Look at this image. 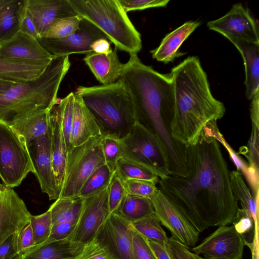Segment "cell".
<instances>
[{
    "label": "cell",
    "instance_id": "obj_1",
    "mask_svg": "<svg viewBox=\"0 0 259 259\" xmlns=\"http://www.w3.org/2000/svg\"><path fill=\"white\" fill-rule=\"evenodd\" d=\"M218 132L217 123H212L195 144L186 146V176L169 175L158 182L159 189L198 233L232 224L239 208Z\"/></svg>",
    "mask_w": 259,
    "mask_h": 259
},
{
    "label": "cell",
    "instance_id": "obj_2",
    "mask_svg": "<svg viewBox=\"0 0 259 259\" xmlns=\"http://www.w3.org/2000/svg\"><path fill=\"white\" fill-rule=\"evenodd\" d=\"M125 64L119 80L131 98L136 122L159 139L167 155L169 175L185 177L187 147L171 135L175 95L170 73H160L144 64L137 54L130 55Z\"/></svg>",
    "mask_w": 259,
    "mask_h": 259
},
{
    "label": "cell",
    "instance_id": "obj_3",
    "mask_svg": "<svg viewBox=\"0 0 259 259\" xmlns=\"http://www.w3.org/2000/svg\"><path fill=\"white\" fill-rule=\"evenodd\" d=\"M169 73L175 95L171 136L186 146L194 145L207 126L224 116L225 106L212 96L197 57H188Z\"/></svg>",
    "mask_w": 259,
    "mask_h": 259
},
{
    "label": "cell",
    "instance_id": "obj_4",
    "mask_svg": "<svg viewBox=\"0 0 259 259\" xmlns=\"http://www.w3.org/2000/svg\"><path fill=\"white\" fill-rule=\"evenodd\" d=\"M69 56H54L37 78L15 83L0 95V123L10 126L35 112L52 109L61 82L70 67Z\"/></svg>",
    "mask_w": 259,
    "mask_h": 259
},
{
    "label": "cell",
    "instance_id": "obj_5",
    "mask_svg": "<svg viewBox=\"0 0 259 259\" xmlns=\"http://www.w3.org/2000/svg\"><path fill=\"white\" fill-rule=\"evenodd\" d=\"M78 96L96 120L103 136L125 137L136 123L130 95L119 79L105 85L79 87Z\"/></svg>",
    "mask_w": 259,
    "mask_h": 259
},
{
    "label": "cell",
    "instance_id": "obj_6",
    "mask_svg": "<svg viewBox=\"0 0 259 259\" xmlns=\"http://www.w3.org/2000/svg\"><path fill=\"white\" fill-rule=\"evenodd\" d=\"M76 13L96 26L116 49L130 55L142 48L141 34L118 0H69Z\"/></svg>",
    "mask_w": 259,
    "mask_h": 259
},
{
    "label": "cell",
    "instance_id": "obj_7",
    "mask_svg": "<svg viewBox=\"0 0 259 259\" xmlns=\"http://www.w3.org/2000/svg\"><path fill=\"white\" fill-rule=\"evenodd\" d=\"M103 138L102 135L91 138L73 147L67 154L63 182L58 199L77 196L87 179L105 164L102 148Z\"/></svg>",
    "mask_w": 259,
    "mask_h": 259
},
{
    "label": "cell",
    "instance_id": "obj_8",
    "mask_svg": "<svg viewBox=\"0 0 259 259\" xmlns=\"http://www.w3.org/2000/svg\"><path fill=\"white\" fill-rule=\"evenodd\" d=\"M120 143L121 157L147 167L159 178L169 175L167 155L159 139L137 122Z\"/></svg>",
    "mask_w": 259,
    "mask_h": 259
},
{
    "label": "cell",
    "instance_id": "obj_9",
    "mask_svg": "<svg viewBox=\"0 0 259 259\" xmlns=\"http://www.w3.org/2000/svg\"><path fill=\"white\" fill-rule=\"evenodd\" d=\"M34 171L24 138L0 123V178L4 185L12 188L18 186L29 172Z\"/></svg>",
    "mask_w": 259,
    "mask_h": 259
},
{
    "label": "cell",
    "instance_id": "obj_10",
    "mask_svg": "<svg viewBox=\"0 0 259 259\" xmlns=\"http://www.w3.org/2000/svg\"><path fill=\"white\" fill-rule=\"evenodd\" d=\"M109 185L83 199L77 225L67 238L84 246L97 236L110 214L108 206Z\"/></svg>",
    "mask_w": 259,
    "mask_h": 259
},
{
    "label": "cell",
    "instance_id": "obj_11",
    "mask_svg": "<svg viewBox=\"0 0 259 259\" xmlns=\"http://www.w3.org/2000/svg\"><path fill=\"white\" fill-rule=\"evenodd\" d=\"M154 213L171 233V237L187 247H194L198 240V233L187 218L158 189L150 198Z\"/></svg>",
    "mask_w": 259,
    "mask_h": 259
},
{
    "label": "cell",
    "instance_id": "obj_12",
    "mask_svg": "<svg viewBox=\"0 0 259 259\" xmlns=\"http://www.w3.org/2000/svg\"><path fill=\"white\" fill-rule=\"evenodd\" d=\"M207 26L229 40L259 43L258 24L249 10L240 3L234 4L223 16L208 22Z\"/></svg>",
    "mask_w": 259,
    "mask_h": 259
},
{
    "label": "cell",
    "instance_id": "obj_13",
    "mask_svg": "<svg viewBox=\"0 0 259 259\" xmlns=\"http://www.w3.org/2000/svg\"><path fill=\"white\" fill-rule=\"evenodd\" d=\"M245 242L233 225L221 226L199 245L193 252L205 259H242Z\"/></svg>",
    "mask_w": 259,
    "mask_h": 259
},
{
    "label": "cell",
    "instance_id": "obj_14",
    "mask_svg": "<svg viewBox=\"0 0 259 259\" xmlns=\"http://www.w3.org/2000/svg\"><path fill=\"white\" fill-rule=\"evenodd\" d=\"M106 35L93 24L82 18L78 29L69 36L59 39L41 38L42 46L54 56H66L73 54H88L93 52L91 45Z\"/></svg>",
    "mask_w": 259,
    "mask_h": 259
},
{
    "label": "cell",
    "instance_id": "obj_15",
    "mask_svg": "<svg viewBox=\"0 0 259 259\" xmlns=\"http://www.w3.org/2000/svg\"><path fill=\"white\" fill-rule=\"evenodd\" d=\"M32 162L34 174L42 192L50 200H56L60 194L55 177L51 145L50 127L45 135L27 144Z\"/></svg>",
    "mask_w": 259,
    "mask_h": 259
},
{
    "label": "cell",
    "instance_id": "obj_16",
    "mask_svg": "<svg viewBox=\"0 0 259 259\" xmlns=\"http://www.w3.org/2000/svg\"><path fill=\"white\" fill-rule=\"evenodd\" d=\"M31 216L24 202L13 188L4 185L0 191V245L13 235L19 236L30 222Z\"/></svg>",
    "mask_w": 259,
    "mask_h": 259
},
{
    "label": "cell",
    "instance_id": "obj_17",
    "mask_svg": "<svg viewBox=\"0 0 259 259\" xmlns=\"http://www.w3.org/2000/svg\"><path fill=\"white\" fill-rule=\"evenodd\" d=\"M0 57L19 62L50 64L54 56L38 39L19 30L0 43Z\"/></svg>",
    "mask_w": 259,
    "mask_h": 259
},
{
    "label": "cell",
    "instance_id": "obj_18",
    "mask_svg": "<svg viewBox=\"0 0 259 259\" xmlns=\"http://www.w3.org/2000/svg\"><path fill=\"white\" fill-rule=\"evenodd\" d=\"M83 199L76 196L56 199L48 209L52 221L50 235L44 242L33 247L67 238L77 225Z\"/></svg>",
    "mask_w": 259,
    "mask_h": 259
},
{
    "label": "cell",
    "instance_id": "obj_19",
    "mask_svg": "<svg viewBox=\"0 0 259 259\" xmlns=\"http://www.w3.org/2000/svg\"><path fill=\"white\" fill-rule=\"evenodd\" d=\"M133 226L115 213H111L97 236L110 247L117 259H135L132 244Z\"/></svg>",
    "mask_w": 259,
    "mask_h": 259
},
{
    "label": "cell",
    "instance_id": "obj_20",
    "mask_svg": "<svg viewBox=\"0 0 259 259\" xmlns=\"http://www.w3.org/2000/svg\"><path fill=\"white\" fill-rule=\"evenodd\" d=\"M25 2L33 18L38 39L58 19L78 15L69 0H25Z\"/></svg>",
    "mask_w": 259,
    "mask_h": 259
},
{
    "label": "cell",
    "instance_id": "obj_21",
    "mask_svg": "<svg viewBox=\"0 0 259 259\" xmlns=\"http://www.w3.org/2000/svg\"><path fill=\"white\" fill-rule=\"evenodd\" d=\"M117 50L115 48L107 54L92 52L83 58L96 79L103 85L116 82L124 69L125 64L120 61Z\"/></svg>",
    "mask_w": 259,
    "mask_h": 259
},
{
    "label": "cell",
    "instance_id": "obj_22",
    "mask_svg": "<svg viewBox=\"0 0 259 259\" xmlns=\"http://www.w3.org/2000/svg\"><path fill=\"white\" fill-rule=\"evenodd\" d=\"M200 25L199 21H189L167 34L159 46L151 51L153 58L167 64L185 55L179 51L180 46Z\"/></svg>",
    "mask_w": 259,
    "mask_h": 259
},
{
    "label": "cell",
    "instance_id": "obj_23",
    "mask_svg": "<svg viewBox=\"0 0 259 259\" xmlns=\"http://www.w3.org/2000/svg\"><path fill=\"white\" fill-rule=\"evenodd\" d=\"M50 127L53 167L60 192L64 177L67 152L56 104L51 110Z\"/></svg>",
    "mask_w": 259,
    "mask_h": 259
},
{
    "label": "cell",
    "instance_id": "obj_24",
    "mask_svg": "<svg viewBox=\"0 0 259 259\" xmlns=\"http://www.w3.org/2000/svg\"><path fill=\"white\" fill-rule=\"evenodd\" d=\"M240 52L243 60L246 95L248 100L259 92V43L237 39L229 40Z\"/></svg>",
    "mask_w": 259,
    "mask_h": 259
},
{
    "label": "cell",
    "instance_id": "obj_25",
    "mask_svg": "<svg viewBox=\"0 0 259 259\" xmlns=\"http://www.w3.org/2000/svg\"><path fill=\"white\" fill-rule=\"evenodd\" d=\"M74 96L71 132L72 148L82 144L91 138L102 135L101 130L92 114L75 93Z\"/></svg>",
    "mask_w": 259,
    "mask_h": 259
},
{
    "label": "cell",
    "instance_id": "obj_26",
    "mask_svg": "<svg viewBox=\"0 0 259 259\" xmlns=\"http://www.w3.org/2000/svg\"><path fill=\"white\" fill-rule=\"evenodd\" d=\"M49 64L15 62L0 57V81L19 83L34 80Z\"/></svg>",
    "mask_w": 259,
    "mask_h": 259
},
{
    "label": "cell",
    "instance_id": "obj_27",
    "mask_svg": "<svg viewBox=\"0 0 259 259\" xmlns=\"http://www.w3.org/2000/svg\"><path fill=\"white\" fill-rule=\"evenodd\" d=\"M83 247V246L66 238L33 247L22 255V259H61L76 257Z\"/></svg>",
    "mask_w": 259,
    "mask_h": 259
},
{
    "label": "cell",
    "instance_id": "obj_28",
    "mask_svg": "<svg viewBox=\"0 0 259 259\" xmlns=\"http://www.w3.org/2000/svg\"><path fill=\"white\" fill-rule=\"evenodd\" d=\"M51 109L35 112L15 122L11 127L27 144L46 135L50 130Z\"/></svg>",
    "mask_w": 259,
    "mask_h": 259
},
{
    "label": "cell",
    "instance_id": "obj_29",
    "mask_svg": "<svg viewBox=\"0 0 259 259\" xmlns=\"http://www.w3.org/2000/svg\"><path fill=\"white\" fill-rule=\"evenodd\" d=\"M113 213L133 223L154 213V209L150 198L126 194Z\"/></svg>",
    "mask_w": 259,
    "mask_h": 259
},
{
    "label": "cell",
    "instance_id": "obj_30",
    "mask_svg": "<svg viewBox=\"0 0 259 259\" xmlns=\"http://www.w3.org/2000/svg\"><path fill=\"white\" fill-rule=\"evenodd\" d=\"M230 181L234 196L240 202L242 209L253 218L258 224V199L252 195L250 189L245 182L241 172L232 170L230 172Z\"/></svg>",
    "mask_w": 259,
    "mask_h": 259
},
{
    "label": "cell",
    "instance_id": "obj_31",
    "mask_svg": "<svg viewBox=\"0 0 259 259\" xmlns=\"http://www.w3.org/2000/svg\"><path fill=\"white\" fill-rule=\"evenodd\" d=\"M20 1L0 0V43L19 31L17 11Z\"/></svg>",
    "mask_w": 259,
    "mask_h": 259
},
{
    "label": "cell",
    "instance_id": "obj_32",
    "mask_svg": "<svg viewBox=\"0 0 259 259\" xmlns=\"http://www.w3.org/2000/svg\"><path fill=\"white\" fill-rule=\"evenodd\" d=\"M115 172L123 183L128 180L140 179L157 184L159 180V178L149 169L122 157L117 163Z\"/></svg>",
    "mask_w": 259,
    "mask_h": 259
},
{
    "label": "cell",
    "instance_id": "obj_33",
    "mask_svg": "<svg viewBox=\"0 0 259 259\" xmlns=\"http://www.w3.org/2000/svg\"><path fill=\"white\" fill-rule=\"evenodd\" d=\"M131 224L136 231L147 239L166 247L168 237L155 213Z\"/></svg>",
    "mask_w": 259,
    "mask_h": 259
},
{
    "label": "cell",
    "instance_id": "obj_34",
    "mask_svg": "<svg viewBox=\"0 0 259 259\" xmlns=\"http://www.w3.org/2000/svg\"><path fill=\"white\" fill-rule=\"evenodd\" d=\"M74 100V93L71 92L56 104L60 115L61 124L67 154L73 148L71 145V132L73 119Z\"/></svg>",
    "mask_w": 259,
    "mask_h": 259
},
{
    "label": "cell",
    "instance_id": "obj_35",
    "mask_svg": "<svg viewBox=\"0 0 259 259\" xmlns=\"http://www.w3.org/2000/svg\"><path fill=\"white\" fill-rule=\"evenodd\" d=\"M113 174L106 164L99 167L85 181L77 196L84 198L107 187Z\"/></svg>",
    "mask_w": 259,
    "mask_h": 259
},
{
    "label": "cell",
    "instance_id": "obj_36",
    "mask_svg": "<svg viewBox=\"0 0 259 259\" xmlns=\"http://www.w3.org/2000/svg\"><path fill=\"white\" fill-rule=\"evenodd\" d=\"M232 224L236 232L243 238L245 245L251 249L253 245L258 224L255 223L253 218L244 209L239 208Z\"/></svg>",
    "mask_w": 259,
    "mask_h": 259
},
{
    "label": "cell",
    "instance_id": "obj_37",
    "mask_svg": "<svg viewBox=\"0 0 259 259\" xmlns=\"http://www.w3.org/2000/svg\"><path fill=\"white\" fill-rule=\"evenodd\" d=\"M81 19L78 15L58 19L49 27L42 38L59 39L66 37L78 29Z\"/></svg>",
    "mask_w": 259,
    "mask_h": 259
},
{
    "label": "cell",
    "instance_id": "obj_38",
    "mask_svg": "<svg viewBox=\"0 0 259 259\" xmlns=\"http://www.w3.org/2000/svg\"><path fill=\"white\" fill-rule=\"evenodd\" d=\"M76 259H117L109 245L97 236L84 245Z\"/></svg>",
    "mask_w": 259,
    "mask_h": 259
},
{
    "label": "cell",
    "instance_id": "obj_39",
    "mask_svg": "<svg viewBox=\"0 0 259 259\" xmlns=\"http://www.w3.org/2000/svg\"><path fill=\"white\" fill-rule=\"evenodd\" d=\"M252 122L251 136L246 150L243 152L248 159L251 172L258 174V144H259V118L258 114H250Z\"/></svg>",
    "mask_w": 259,
    "mask_h": 259
},
{
    "label": "cell",
    "instance_id": "obj_40",
    "mask_svg": "<svg viewBox=\"0 0 259 259\" xmlns=\"http://www.w3.org/2000/svg\"><path fill=\"white\" fill-rule=\"evenodd\" d=\"M30 223L33 230L35 246L44 242L50 235L52 221L50 211L48 210L39 215H31Z\"/></svg>",
    "mask_w": 259,
    "mask_h": 259
},
{
    "label": "cell",
    "instance_id": "obj_41",
    "mask_svg": "<svg viewBox=\"0 0 259 259\" xmlns=\"http://www.w3.org/2000/svg\"><path fill=\"white\" fill-rule=\"evenodd\" d=\"M102 148L105 164L114 172L117 163L121 157L120 139L111 136H103Z\"/></svg>",
    "mask_w": 259,
    "mask_h": 259
},
{
    "label": "cell",
    "instance_id": "obj_42",
    "mask_svg": "<svg viewBox=\"0 0 259 259\" xmlns=\"http://www.w3.org/2000/svg\"><path fill=\"white\" fill-rule=\"evenodd\" d=\"M156 184L152 181L140 179L128 180L123 182L127 194L149 198L158 190Z\"/></svg>",
    "mask_w": 259,
    "mask_h": 259
},
{
    "label": "cell",
    "instance_id": "obj_43",
    "mask_svg": "<svg viewBox=\"0 0 259 259\" xmlns=\"http://www.w3.org/2000/svg\"><path fill=\"white\" fill-rule=\"evenodd\" d=\"M126 194L123 183L114 172L109 185L108 206L110 213L116 211Z\"/></svg>",
    "mask_w": 259,
    "mask_h": 259
},
{
    "label": "cell",
    "instance_id": "obj_44",
    "mask_svg": "<svg viewBox=\"0 0 259 259\" xmlns=\"http://www.w3.org/2000/svg\"><path fill=\"white\" fill-rule=\"evenodd\" d=\"M19 30L38 39L33 18L27 7L25 0L20 1L17 11Z\"/></svg>",
    "mask_w": 259,
    "mask_h": 259
},
{
    "label": "cell",
    "instance_id": "obj_45",
    "mask_svg": "<svg viewBox=\"0 0 259 259\" xmlns=\"http://www.w3.org/2000/svg\"><path fill=\"white\" fill-rule=\"evenodd\" d=\"M132 244L135 259H158L148 240L133 227Z\"/></svg>",
    "mask_w": 259,
    "mask_h": 259
},
{
    "label": "cell",
    "instance_id": "obj_46",
    "mask_svg": "<svg viewBox=\"0 0 259 259\" xmlns=\"http://www.w3.org/2000/svg\"><path fill=\"white\" fill-rule=\"evenodd\" d=\"M166 248L171 259H205L191 251L189 247L172 237L168 238Z\"/></svg>",
    "mask_w": 259,
    "mask_h": 259
},
{
    "label": "cell",
    "instance_id": "obj_47",
    "mask_svg": "<svg viewBox=\"0 0 259 259\" xmlns=\"http://www.w3.org/2000/svg\"><path fill=\"white\" fill-rule=\"evenodd\" d=\"M119 3L127 13L131 11L142 10L151 8L164 7L168 0H118Z\"/></svg>",
    "mask_w": 259,
    "mask_h": 259
},
{
    "label": "cell",
    "instance_id": "obj_48",
    "mask_svg": "<svg viewBox=\"0 0 259 259\" xmlns=\"http://www.w3.org/2000/svg\"><path fill=\"white\" fill-rule=\"evenodd\" d=\"M35 246L34 235L30 222L20 232L17 242V253L23 255Z\"/></svg>",
    "mask_w": 259,
    "mask_h": 259
},
{
    "label": "cell",
    "instance_id": "obj_49",
    "mask_svg": "<svg viewBox=\"0 0 259 259\" xmlns=\"http://www.w3.org/2000/svg\"><path fill=\"white\" fill-rule=\"evenodd\" d=\"M18 238V236L13 235L0 245V259H5L17 253Z\"/></svg>",
    "mask_w": 259,
    "mask_h": 259
},
{
    "label": "cell",
    "instance_id": "obj_50",
    "mask_svg": "<svg viewBox=\"0 0 259 259\" xmlns=\"http://www.w3.org/2000/svg\"><path fill=\"white\" fill-rule=\"evenodd\" d=\"M111 43L107 38H100L94 41L91 47L94 53L107 54L112 50L110 47Z\"/></svg>",
    "mask_w": 259,
    "mask_h": 259
},
{
    "label": "cell",
    "instance_id": "obj_51",
    "mask_svg": "<svg viewBox=\"0 0 259 259\" xmlns=\"http://www.w3.org/2000/svg\"><path fill=\"white\" fill-rule=\"evenodd\" d=\"M148 241L158 259H171L166 247L153 241L149 240Z\"/></svg>",
    "mask_w": 259,
    "mask_h": 259
},
{
    "label": "cell",
    "instance_id": "obj_52",
    "mask_svg": "<svg viewBox=\"0 0 259 259\" xmlns=\"http://www.w3.org/2000/svg\"><path fill=\"white\" fill-rule=\"evenodd\" d=\"M252 254V259H258V234H256L252 248L251 249Z\"/></svg>",
    "mask_w": 259,
    "mask_h": 259
},
{
    "label": "cell",
    "instance_id": "obj_53",
    "mask_svg": "<svg viewBox=\"0 0 259 259\" xmlns=\"http://www.w3.org/2000/svg\"><path fill=\"white\" fill-rule=\"evenodd\" d=\"M15 83L0 81V95Z\"/></svg>",
    "mask_w": 259,
    "mask_h": 259
},
{
    "label": "cell",
    "instance_id": "obj_54",
    "mask_svg": "<svg viewBox=\"0 0 259 259\" xmlns=\"http://www.w3.org/2000/svg\"><path fill=\"white\" fill-rule=\"evenodd\" d=\"M5 259H22V255L16 253L6 257Z\"/></svg>",
    "mask_w": 259,
    "mask_h": 259
},
{
    "label": "cell",
    "instance_id": "obj_55",
    "mask_svg": "<svg viewBox=\"0 0 259 259\" xmlns=\"http://www.w3.org/2000/svg\"><path fill=\"white\" fill-rule=\"evenodd\" d=\"M61 259H76L75 257H67Z\"/></svg>",
    "mask_w": 259,
    "mask_h": 259
},
{
    "label": "cell",
    "instance_id": "obj_56",
    "mask_svg": "<svg viewBox=\"0 0 259 259\" xmlns=\"http://www.w3.org/2000/svg\"><path fill=\"white\" fill-rule=\"evenodd\" d=\"M3 186H4V185L0 184V191L1 190V189H2Z\"/></svg>",
    "mask_w": 259,
    "mask_h": 259
}]
</instances>
